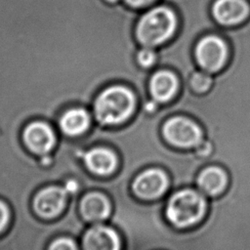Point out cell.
Masks as SVG:
<instances>
[{
	"instance_id": "7402d4cb",
	"label": "cell",
	"mask_w": 250,
	"mask_h": 250,
	"mask_svg": "<svg viewBox=\"0 0 250 250\" xmlns=\"http://www.w3.org/2000/svg\"><path fill=\"white\" fill-rule=\"evenodd\" d=\"M104 1L109 5H115V4L120 3L122 0H104Z\"/></svg>"
},
{
	"instance_id": "2e32d148",
	"label": "cell",
	"mask_w": 250,
	"mask_h": 250,
	"mask_svg": "<svg viewBox=\"0 0 250 250\" xmlns=\"http://www.w3.org/2000/svg\"><path fill=\"white\" fill-rule=\"evenodd\" d=\"M214 74L208 73L200 68L195 70L188 78V88L195 94L207 93L213 86Z\"/></svg>"
},
{
	"instance_id": "9c48e42d",
	"label": "cell",
	"mask_w": 250,
	"mask_h": 250,
	"mask_svg": "<svg viewBox=\"0 0 250 250\" xmlns=\"http://www.w3.org/2000/svg\"><path fill=\"white\" fill-rule=\"evenodd\" d=\"M148 93L159 104H165L176 98L180 90V80L171 69L157 68L152 71L147 83Z\"/></svg>"
},
{
	"instance_id": "7a4b0ae2",
	"label": "cell",
	"mask_w": 250,
	"mask_h": 250,
	"mask_svg": "<svg viewBox=\"0 0 250 250\" xmlns=\"http://www.w3.org/2000/svg\"><path fill=\"white\" fill-rule=\"evenodd\" d=\"M179 19L168 5L157 3L144 10L135 25V37L141 47L159 48L176 34Z\"/></svg>"
},
{
	"instance_id": "ac0fdd59",
	"label": "cell",
	"mask_w": 250,
	"mask_h": 250,
	"mask_svg": "<svg viewBox=\"0 0 250 250\" xmlns=\"http://www.w3.org/2000/svg\"><path fill=\"white\" fill-rule=\"evenodd\" d=\"M49 250H77L74 242L67 238H60L55 240L51 245Z\"/></svg>"
},
{
	"instance_id": "5b68a950",
	"label": "cell",
	"mask_w": 250,
	"mask_h": 250,
	"mask_svg": "<svg viewBox=\"0 0 250 250\" xmlns=\"http://www.w3.org/2000/svg\"><path fill=\"white\" fill-rule=\"evenodd\" d=\"M229 46L218 34H205L195 43L193 56L198 68L216 74L225 68L229 60Z\"/></svg>"
},
{
	"instance_id": "4fadbf2b",
	"label": "cell",
	"mask_w": 250,
	"mask_h": 250,
	"mask_svg": "<svg viewBox=\"0 0 250 250\" xmlns=\"http://www.w3.org/2000/svg\"><path fill=\"white\" fill-rule=\"evenodd\" d=\"M87 167L98 175L110 174L118 164V159L113 150L107 146L91 147L84 154Z\"/></svg>"
},
{
	"instance_id": "ffe728a7",
	"label": "cell",
	"mask_w": 250,
	"mask_h": 250,
	"mask_svg": "<svg viewBox=\"0 0 250 250\" xmlns=\"http://www.w3.org/2000/svg\"><path fill=\"white\" fill-rule=\"evenodd\" d=\"M9 221V210L5 203L0 201V231L6 227Z\"/></svg>"
},
{
	"instance_id": "30bf717a",
	"label": "cell",
	"mask_w": 250,
	"mask_h": 250,
	"mask_svg": "<svg viewBox=\"0 0 250 250\" xmlns=\"http://www.w3.org/2000/svg\"><path fill=\"white\" fill-rule=\"evenodd\" d=\"M168 188L166 174L156 168L147 169L139 174L133 182L135 194L142 199H155L161 196Z\"/></svg>"
},
{
	"instance_id": "44dd1931",
	"label": "cell",
	"mask_w": 250,
	"mask_h": 250,
	"mask_svg": "<svg viewBox=\"0 0 250 250\" xmlns=\"http://www.w3.org/2000/svg\"><path fill=\"white\" fill-rule=\"evenodd\" d=\"M65 188H66V189H68L69 191H73V190L77 188V186H76V184H75L74 182L70 181V182H68V183L66 184Z\"/></svg>"
},
{
	"instance_id": "ba28073f",
	"label": "cell",
	"mask_w": 250,
	"mask_h": 250,
	"mask_svg": "<svg viewBox=\"0 0 250 250\" xmlns=\"http://www.w3.org/2000/svg\"><path fill=\"white\" fill-rule=\"evenodd\" d=\"M211 15L221 26H237L250 17V4L247 0H214Z\"/></svg>"
},
{
	"instance_id": "8fae6325",
	"label": "cell",
	"mask_w": 250,
	"mask_h": 250,
	"mask_svg": "<svg viewBox=\"0 0 250 250\" xmlns=\"http://www.w3.org/2000/svg\"><path fill=\"white\" fill-rule=\"evenodd\" d=\"M66 190L60 187H49L42 189L34 198L36 212L45 218L57 216L63 208Z\"/></svg>"
},
{
	"instance_id": "e0dca14e",
	"label": "cell",
	"mask_w": 250,
	"mask_h": 250,
	"mask_svg": "<svg viewBox=\"0 0 250 250\" xmlns=\"http://www.w3.org/2000/svg\"><path fill=\"white\" fill-rule=\"evenodd\" d=\"M135 59L140 67L154 70L158 60L157 49L144 46L140 47V49L136 53Z\"/></svg>"
},
{
	"instance_id": "7c38bea8",
	"label": "cell",
	"mask_w": 250,
	"mask_h": 250,
	"mask_svg": "<svg viewBox=\"0 0 250 250\" xmlns=\"http://www.w3.org/2000/svg\"><path fill=\"white\" fill-rule=\"evenodd\" d=\"M83 246L84 250H120V240L115 230L98 225L87 230Z\"/></svg>"
},
{
	"instance_id": "6da1fadb",
	"label": "cell",
	"mask_w": 250,
	"mask_h": 250,
	"mask_svg": "<svg viewBox=\"0 0 250 250\" xmlns=\"http://www.w3.org/2000/svg\"><path fill=\"white\" fill-rule=\"evenodd\" d=\"M137 107L135 92L125 84L112 83L97 94L91 112L95 123L103 127H118L133 117Z\"/></svg>"
},
{
	"instance_id": "5bb4252c",
	"label": "cell",
	"mask_w": 250,
	"mask_h": 250,
	"mask_svg": "<svg viewBox=\"0 0 250 250\" xmlns=\"http://www.w3.org/2000/svg\"><path fill=\"white\" fill-rule=\"evenodd\" d=\"M80 209L83 217L89 222H100L106 219L110 213V203L102 193L91 192L81 201Z\"/></svg>"
},
{
	"instance_id": "9a60e30c",
	"label": "cell",
	"mask_w": 250,
	"mask_h": 250,
	"mask_svg": "<svg viewBox=\"0 0 250 250\" xmlns=\"http://www.w3.org/2000/svg\"><path fill=\"white\" fill-rule=\"evenodd\" d=\"M197 185L203 192L209 195H217L226 188L228 175L218 166H209L199 173Z\"/></svg>"
},
{
	"instance_id": "3957f363",
	"label": "cell",
	"mask_w": 250,
	"mask_h": 250,
	"mask_svg": "<svg viewBox=\"0 0 250 250\" xmlns=\"http://www.w3.org/2000/svg\"><path fill=\"white\" fill-rule=\"evenodd\" d=\"M206 212L204 197L193 189H183L168 200L165 214L170 223L178 228H188L201 221Z\"/></svg>"
},
{
	"instance_id": "52a82bcc",
	"label": "cell",
	"mask_w": 250,
	"mask_h": 250,
	"mask_svg": "<svg viewBox=\"0 0 250 250\" xmlns=\"http://www.w3.org/2000/svg\"><path fill=\"white\" fill-rule=\"evenodd\" d=\"M94 123L89 107L74 104L66 107L58 117L56 128L60 134L67 139H78L87 134Z\"/></svg>"
},
{
	"instance_id": "277c9868",
	"label": "cell",
	"mask_w": 250,
	"mask_h": 250,
	"mask_svg": "<svg viewBox=\"0 0 250 250\" xmlns=\"http://www.w3.org/2000/svg\"><path fill=\"white\" fill-rule=\"evenodd\" d=\"M161 135L171 146L185 149L199 146L205 136L196 120L183 114L168 117L161 126Z\"/></svg>"
},
{
	"instance_id": "d6986e66",
	"label": "cell",
	"mask_w": 250,
	"mask_h": 250,
	"mask_svg": "<svg viewBox=\"0 0 250 250\" xmlns=\"http://www.w3.org/2000/svg\"><path fill=\"white\" fill-rule=\"evenodd\" d=\"M125 5L132 9L146 10L157 4L158 0H122Z\"/></svg>"
},
{
	"instance_id": "8992f818",
	"label": "cell",
	"mask_w": 250,
	"mask_h": 250,
	"mask_svg": "<svg viewBox=\"0 0 250 250\" xmlns=\"http://www.w3.org/2000/svg\"><path fill=\"white\" fill-rule=\"evenodd\" d=\"M56 126L43 119H33L25 124L21 131L23 146L39 155L48 154L58 143Z\"/></svg>"
}]
</instances>
